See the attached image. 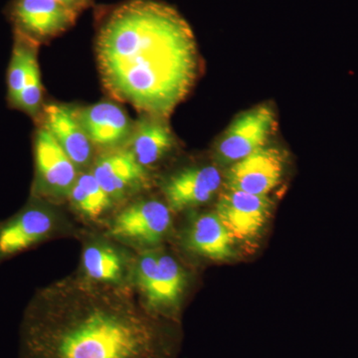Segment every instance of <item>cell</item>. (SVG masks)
<instances>
[{
    "label": "cell",
    "mask_w": 358,
    "mask_h": 358,
    "mask_svg": "<svg viewBox=\"0 0 358 358\" xmlns=\"http://www.w3.org/2000/svg\"><path fill=\"white\" fill-rule=\"evenodd\" d=\"M105 88L143 114L166 119L189 93L197 74L196 41L173 7L129 0L113 9L96 40Z\"/></svg>",
    "instance_id": "obj_1"
},
{
    "label": "cell",
    "mask_w": 358,
    "mask_h": 358,
    "mask_svg": "<svg viewBox=\"0 0 358 358\" xmlns=\"http://www.w3.org/2000/svg\"><path fill=\"white\" fill-rule=\"evenodd\" d=\"M21 358H173L169 333L121 289L72 280L35 296Z\"/></svg>",
    "instance_id": "obj_2"
},
{
    "label": "cell",
    "mask_w": 358,
    "mask_h": 358,
    "mask_svg": "<svg viewBox=\"0 0 358 358\" xmlns=\"http://www.w3.org/2000/svg\"><path fill=\"white\" fill-rule=\"evenodd\" d=\"M275 127V112L268 103L245 110L224 131L216 147V157L223 164L245 159L265 147Z\"/></svg>",
    "instance_id": "obj_3"
},
{
    "label": "cell",
    "mask_w": 358,
    "mask_h": 358,
    "mask_svg": "<svg viewBox=\"0 0 358 358\" xmlns=\"http://www.w3.org/2000/svg\"><path fill=\"white\" fill-rule=\"evenodd\" d=\"M6 13L14 32L37 44L67 31L79 15L55 0H13Z\"/></svg>",
    "instance_id": "obj_4"
},
{
    "label": "cell",
    "mask_w": 358,
    "mask_h": 358,
    "mask_svg": "<svg viewBox=\"0 0 358 358\" xmlns=\"http://www.w3.org/2000/svg\"><path fill=\"white\" fill-rule=\"evenodd\" d=\"M136 278L150 307H167L178 301L185 287V275L173 257L147 252L138 260Z\"/></svg>",
    "instance_id": "obj_5"
},
{
    "label": "cell",
    "mask_w": 358,
    "mask_h": 358,
    "mask_svg": "<svg viewBox=\"0 0 358 358\" xmlns=\"http://www.w3.org/2000/svg\"><path fill=\"white\" fill-rule=\"evenodd\" d=\"M284 173V157L278 148L264 147L235 162L228 171V189L268 195L277 187Z\"/></svg>",
    "instance_id": "obj_6"
},
{
    "label": "cell",
    "mask_w": 358,
    "mask_h": 358,
    "mask_svg": "<svg viewBox=\"0 0 358 358\" xmlns=\"http://www.w3.org/2000/svg\"><path fill=\"white\" fill-rule=\"evenodd\" d=\"M271 206L268 195L227 189L219 197L216 213L233 237L250 240L267 223Z\"/></svg>",
    "instance_id": "obj_7"
},
{
    "label": "cell",
    "mask_w": 358,
    "mask_h": 358,
    "mask_svg": "<svg viewBox=\"0 0 358 358\" xmlns=\"http://www.w3.org/2000/svg\"><path fill=\"white\" fill-rule=\"evenodd\" d=\"M35 166L40 189L69 195L78 178V169L43 124L35 134Z\"/></svg>",
    "instance_id": "obj_8"
},
{
    "label": "cell",
    "mask_w": 358,
    "mask_h": 358,
    "mask_svg": "<svg viewBox=\"0 0 358 358\" xmlns=\"http://www.w3.org/2000/svg\"><path fill=\"white\" fill-rule=\"evenodd\" d=\"M171 225V209L157 200H145L121 212L113 223L115 236L145 244H155Z\"/></svg>",
    "instance_id": "obj_9"
},
{
    "label": "cell",
    "mask_w": 358,
    "mask_h": 358,
    "mask_svg": "<svg viewBox=\"0 0 358 358\" xmlns=\"http://www.w3.org/2000/svg\"><path fill=\"white\" fill-rule=\"evenodd\" d=\"M76 117L92 145L115 150L126 145L134 124L119 106L101 102L76 109Z\"/></svg>",
    "instance_id": "obj_10"
},
{
    "label": "cell",
    "mask_w": 358,
    "mask_h": 358,
    "mask_svg": "<svg viewBox=\"0 0 358 358\" xmlns=\"http://www.w3.org/2000/svg\"><path fill=\"white\" fill-rule=\"evenodd\" d=\"M222 185L217 167L186 169L174 174L164 183V192L171 210L180 211L206 203Z\"/></svg>",
    "instance_id": "obj_11"
},
{
    "label": "cell",
    "mask_w": 358,
    "mask_h": 358,
    "mask_svg": "<svg viewBox=\"0 0 358 358\" xmlns=\"http://www.w3.org/2000/svg\"><path fill=\"white\" fill-rule=\"evenodd\" d=\"M53 228L50 214L36 205L27 206L0 224V261L22 253L43 240Z\"/></svg>",
    "instance_id": "obj_12"
},
{
    "label": "cell",
    "mask_w": 358,
    "mask_h": 358,
    "mask_svg": "<svg viewBox=\"0 0 358 358\" xmlns=\"http://www.w3.org/2000/svg\"><path fill=\"white\" fill-rule=\"evenodd\" d=\"M43 115V126L77 169L89 164L93 145L78 121L76 109L63 103H49L45 106Z\"/></svg>",
    "instance_id": "obj_13"
},
{
    "label": "cell",
    "mask_w": 358,
    "mask_h": 358,
    "mask_svg": "<svg viewBox=\"0 0 358 358\" xmlns=\"http://www.w3.org/2000/svg\"><path fill=\"white\" fill-rule=\"evenodd\" d=\"M174 136L171 128L162 117L143 114L134 122L133 131L126 147L133 154L136 162L147 167L157 164L171 150Z\"/></svg>",
    "instance_id": "obj_14"
},
{
    "label": "cell",
    "mask_w": 358,
    "mask_h": 358,
    "mask_svg": "<svg viewBox=\"0 0 358 358\" xmlns=\"http://www.w3.org/2000/svg\"><path fill=\"white\" fill-rule=\"evenodd\" d=\"M92 173L112 199L121 196L147 178L145 167L141 166L126 148H115L100 155Z\"/></svg>",
    "instance_id": "obj_15"
},
{
    "label": "cell",
    "mask_w": 358,
    "mask_h": 358,
    "mask_svg": "<svg viewBox=\"0 0 358 358\" xmlns=\"http://www.w3.org/2000/svg\"><path fill=\"white\" fill-rule=\"evenodd\" d=\"M234 237L217 213H205L193 221L188 243L193 251L214 261L229 260L234 256Z\"/></svg>",
    "instance_id": "obj_16"
},
{
    "label": "cell",
    "mask_w": 358,
    "mask_h": 358,
    "mask_svg": "<svg viewBox=\"0 0 358 358\" xmlns=\"http://www.w3.org/2000/svg\"><path fill=\"white\" fill-rule=\"evenodd\" d=\"M69 195L75 206L90 218L99 217L112 205V197L92 173L78 176Z\"/></svg>",
    "instance_id": "obj_17"
},
{
    "label": "cell",
    "mask_w": 358,
    "mask_h": 358,
    "mask_svg": "<svg viewBox=\"0 0 358 358\" xmlns=\"http://www.w3.org/2000/svg\"><path fill=\"white\" fill-rule=\"evenodd\" d=\"M38 44L14 32L13 56L7 70L8 101L13 105L23 88L30 65L37 58Z\"/></svg>",
    "instance_id": "obj_18"
},
{
    "label": "cell",
    "mask_w": 358,
    "mask_h": 358,
    "mask_svg": "<svg viewBox=\"0 0 358 358\" xmlns=\"http://www.w3.org/2000/svg\"><path fill=\"white\" fill-rule=\"evenodd\" d=\"M83 265L88 278L95 282H112L121 279V257L107 247L92 246L85 250Z\"/></svg>",
    "instance_id": "obj_19"
},
{
    "label": "cell",
    "mask_w": 358,
    "mask_h": 358,
    "mask_svg": "<svg viewBox=\"0 0 358 358\" xmlns=\"http://www.w3.org/2000/svg\"><path fill=\"white\" fill-rule=\"evenodd\" d=\"M42 101H43V86L40 77L38 60L35 58L28 70L23 88L13 106L16 109L35 117L41 110Z\"/></svg>",
    "instance_id": "obj_20"
},
{
    "label": "cell",
    "mask_w": 358,
    "mask_h": 358,
    "mask_svg": "<svg viewBox=\"0 0 358 358\" xmlns=\"http://www.w3.org/2000/svg\"><path fill=\"white\" fill-rule=\"evenodd\" d=\"M55 1L79 14L85 9L88 8L90 6H92L94 0H55Z\"/></svg>",
    "instance_id": "obj_21"
}]
</instances>
